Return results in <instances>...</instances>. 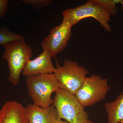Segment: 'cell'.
I'll use <instances>...</instances> for the list:
<instances>
[{
    "label": "cell",
    "instance_id": "6da1fadb",
    "mask_svg": "<svg viewBox=\"0 0 123 123\" xmlns=\"http://www.w3.org/2000/svg\"><path fill=\"white\" fill-rule=\"evenodd\" d=\"M25 83L33 104L43 108L53 105L52 95L60 89L54 73L26 77Z\"/></svg>",
    "mask_w": 123,
    "mask_h": 123
},
{
    "label": "cell",
    "instance_id": "7a4b0ae2",
    "mask_svg": "<svg viewBox=\"0 0 123 123\" xmlns=\"http://www.w3.org/2000/svg\"><path fill=\"white\" fill-rule=\"evenodd\" d=\"M5 50L2 58L7 61L9 70V81L13 85L17 86L26 65L33 55L30 46L25 39L10 42L4 46Z\"/></svg>",
    "mask_w": 123,
    "mask_h": 123
},
{
    "label": "cell",
    "instance_id": "3957f363",
    "mask_svg": "<svg viewBox=\"0 0 123 123\" xmlns=\"http://www.w3.org/2000/svg\"><path fill=\"white\" fill-rule=\"evenodd\" d=\"M53 105L58 118L69 123H88L89 116L75 95L59 89L55 92Z\"/></svg>",
    "mask_w": 123,
    "mask_h": 123
},
{
    "label": "cell",
    "instance_id": "277c9868",
    "mask_svg": "<svg viewBox=\"0 0 123 123\" xmlns=\"http://www.w3.org/2000/svg\"><path fill=\"white\" fill-rule=\"evenodd\" d=\"M54 73L59 82L60 89L75 95L82 85L88 70L80 66L77 62L65 59L63 65H60L57 61Z\"/></svg>",
    "mask_w": 123,
    "mask_h": 123
},
{
    "label": "cell",
    "instance_id": "5b68a950",
    "mask_svg": "<svg viewBox=\"0 0 123 123\" xmlns=\"http://www.w3.org/2000/svg\"><path fill=\"white\" fill-rule=\"evenodd\" d=\"M110 90L107 79L93 74L86 78L75 95L80 103L86 107L105 99Z\"/></svg>",
    "mask_w": 123,
    "mask_h": 123
},
{
    "label": "cell",
    "instance_id": "8992f818",
    "mask_svg": "<svg viewBox=\"0 0 123 123\" xmlns=\"http://www.w3.org/2000/svg\"><path fill=\"white\" fill-rule=\"evenodd\" d=\"M62 14L63 20L68 22L72 26L84 18H92L98 21L107 31H111L109 24L111 15L90 0L78 7L67 9Z\"/></svg>",
    "mask_w": 123,
    "mask_h": 123
},
{
    "label": "cell",
    "instance_id": "52a82bcc",
    "mask_svg": "<svg viewBox=\"0 0 123 123\" xmlns=\"http://www.w3.org/2000/svg\"><path fill=\"white\" fill-rule=\"evenodd\" d=\"M72 26L63 20L60 25L54 27L41 43L43 50L48 51L52 57H55L64 50L72 35Z\"/></svg>",
    "mask_w": 123,
    "mask_h": 123
},
{
    "label": "cell",
    "instance_id": "ba28073f",
    "mask_svg": "<svg viewBox=\"0 0 123 123\" xmlns=\"http://www.w3.org/2000/svg\"><path fill=\"white\" fill-rule=\"evenodd\" d=\"M52 57L50 52L43 50L35 59L29 60L24 67L22 75L26 77L42 74H50L55 73Z\"/></svg>",
    "mask_w": 123,
    "mask_h": 123
},
{
    "label": "cell",
    "instance_id": "9c48e42d",
    "mask_svg": "<svg viewBox=\"0 0 123 123\" xmlns=\"http://www.w3.org/2000/svg\"><path fill=\"white\" fill-rule=\"evenodd\" d=\"M0 123H29L25 108L16 101L6 103L0 109Z\"/></svg>",
    "mask_w": 123,
    "mask_h": 123
},
{
    "label": "cell",
    "instance_id": "30bf717a",
    "mask_svg": "<svg viewBox=\"0 0 123 123\" xmlns=\"http://www.w3.org/2000/svg\"><path fill=\"white\" fill-rule=\"evenodd\" d=\"M25 109L29 123H52L58 118L56 109L53 105L43 108L29 104Z\"/></svg>",
    "mask_w": 123,
    "mask_h": 123
},
{
    "label": "cell",
    "instance_id": "8fae6325",
    "mask_svg": "<svg viewBox=\"0 0 123 123\" xmlns=\"http://www.w3.org/2000/svg\"><path fill=\"white\" fill-rule=\"evenodd\" d=\"M104 107L108 123H123V91L114 100L105 103Z\"/></svg>",
    "mask_w": 123,
    "mask_h": 123
},
{
    "label": "cell",
    "instance_id": "7c38bea8",
    "mask_svg": "<svg viewBox=\"0 0 123 123\" xmlns=\"http://www.w3.org/2000/svg\"><path fill=\"white\" fill-rule=\"evenodd\" d=\"M94 4L102 8L110 15H116L118 13L116 5L121 4L122 0H90Z\"/></svg>",
    "mask_w": 123,
    "mask_h": 123
},
{
    "label": "cell",
    "instance_id": "4fadbf2b",
    "mask_svg": "<svg viewBox=\"0 0 123 123\" xmlns=\"http://www.w3.org/2000/svg\"><path fill=\"white\" fill-rule=\"evenodd\" d=\"M24 39L22 36L11 31L6 27L0 29V44L2 46L15 40Z\"/></svg>",
    "mask_w": 123,
    "mask_h": 123
},
{
    "label": "cell",
    "instance_id": "5bb4252c",
    "mask_svg": "<svg viewBox=\"0 0 123 123\" xmlns=\"http://www.w3.org/2000/svg\"><path fill=\"white\" fill-rule=\"evenodd\" d=\"M22 1L37 10L50 6L53 2L51 0H23Z\"/></svg>",
    "mask_w": 123,
    "mask_h": 123
},
{
    "label": "cell",
    "instance_id": "9a60e30c",
    "mask_svg": "<svg viewBox=\"0 0 123 123\" xmlns=\"http://www.w3.org/2000/svg\"><path fill=\"white\" fill-rule=\"evenodd\" d=\"M9 1L0 0V19L4 17L8 9Z\"/></svg>",
    "mask_w": 123,
    "mask_h": 123
},
{
    "label": "cell",
    "instance_id": "2e32d148",
    "mask_svg": "<svg viewBox=\"0 0 123 123\" xmlns=\"http://www.w3.org/2000/svg\"><path fill=\"white\" fill-rule=\"evenodd\" d=\"M52 123H68V121H65V120H62L61 119L58 118L56 119L55 120V121H53Z\"/></svg>",
    "mask_w": 123,
    "mask_h": 123
},
{
    "label": "cell",
    "instance_id": "e0dca14e",
    "mask_svg": "<svg viewBox=\"0 0 123 123\" xmlns=\"http://www.w3.org/2000/svg\"><path fill=\"white\" fill-rule=\"evenodd\" d=\"M88 123H94V122H93V121H91V120H89V121H88Z\"/></svg>",
    "mask_w": 123,
    "mask_h": 123
},
{
    "label": "cell",
    "instance_id": "ac0fdd59",
    "mask_svg": "<svg viewBox=\"0 0 123 123\" xmlns=\"http://www.w3.org/2000/svg\"><path fill=\"white\" fill-rule=\"evenodd\" d=\"M121 4L122 5V9H123V0L122 2H121Z\"/></svg>",
    "mask_w": 123,
    "mask_h": 123
}]
</instances>
